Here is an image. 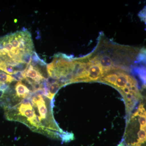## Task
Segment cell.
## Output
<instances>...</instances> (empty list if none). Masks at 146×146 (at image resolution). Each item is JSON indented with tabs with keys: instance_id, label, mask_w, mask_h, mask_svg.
<instances>
[{
	"instance_id": "ba28073f",
	"label": "cell",
	"mask_w": 146,
	"mask_h": 146,
	"mask_svg": "<svg viewBox=\"0 0 146 146\" xmlns=\"http://www.w3.org/2000/svg\"><path fill=\"white\" fill-rule=\"evenodd\" d=\"M28 64L24 63H18L14 67V70L15 71H20V72H25L27 71Z\"/></svg>"
},
{
	"instance_id": "8fae6325",
	"label": "cell",
	"mask_w": 146,
	"mask_h": 146,
	"mask_svg": "<svg viewBox=\"0 0 146 146\" xmlns=\"http://www.w3.org/2000/svg\"><path fill=\"white\" fill-rule=\"evenodd\" d=\"M4 91L0 90V98H3V96H4Z\"/></svg>"
},
{
	"instance_id": "7a4b0ae2",
	"label": "cell",
	"mask_w": 146,
	"mask_h": 146,
	"mask_svg": "<svg viewBox=\"0 0 146 146\" xmlns=\"http://www.w3.org/2000/svg\"><path fill=\"white\" fill-rule=\"evenodd\" d=\"M25 75L26 77L31 79L35 82L38 83H40L45 79L40 73L30 64L29 65L26 71Z\"/></svg>"
},
{
	"instance_id": "7c38bea8",
	"label": "cell",
	"mask_w": 146,
	"mask_h": 146,
	"mask_svg": "<svg viewBox=\"0 0 146 146\" xmlns=\"http://www.w3.org/2000/svg\"><path fill=\"white\" fill-rule=\"evenodd\" d=\"M117 146H126L125 144L123 142H121L120 143L119 145H118Z\"/></svg>"
},
{
	"instance_id": "6da1fadb",
	"label": "cell",
	"mask_w": 146,
	"mask_h": 146,
	"mask_svg": "<svg viewBox=\"0 0 146 146\" xmlns=\"http://www.w3.org/2000/svg\"><path fill=\"white\" fill-rule=\"evenodd\" d=\"M18 111L19 115L27 118L30 123L36 119V116L34 109L30 104H21L18 107Z\"/></svg>"
},
{
	"instance_id": "52a82bcc",
	"label": "cell",
	"mask_w": 146,
	"mask_h": 146,
	"mask_svg": "<svg viewBox=\"0 0 146 146\" xmlns=\"http://www.w3.org/2000/svg\"><path fill=\"white\" fill-rule=\"evenodd\" d=\"M11 76L5 73L0 72V84L3 83H11L14 81Z\"/></svg>"
},
{
	"instance_id": "5b68a950",
	"label": "cell",
	"mask_w": 146,
	"mask_h": 146,
	"mask_svg": "<svg viewBox=\"0 0 146 146\" xmlns=\"http://www.w3.org/2000/svg\"><path fill=\"white\" fill-rule=\"evenodd\" d=\"M44 63V61L40 58L37 54L33 51L31 53V60L30 65L33 68L36 67L37 65H41Z\"/></svg>"
},
{
	"instance_id": "9c48e42d",
	"label": "cell",
	"mask_w": 146,
	"mask_h": 146,
	"mask_svg": "<svg viewBox=\"0 0 146 146\" xmlns=\"http://www.w3.org/2000/svg\"><path fill=\"white\" fill-rule=\"evenodd\" d=\"M3 71L7 73V74L10 75L13 74L15 72L13 66L11 65H7H7L6 66Z\"/></svg>"
},
{
	"instance_id": "30bf717a",
	"label": "cell",
	"mask_w": 146,
	"mask_h": 146,
	"mask_svg": "<svg viewBox=\"0 0 146 146\" xmlns=\"http://www.w3.org/2000/svg\"><path fill=\"white\" fill-rule=\"evenodd\" d=\"M9 87V83H3L0 84V90L5 91Z\"/></svg>"
},
{
	"instance_id": "8992f818",
	"label": "cell",
	"mask_w": 146,
	"mask_h": 146,
	"mask_svg": "<svg viewBox=\"0 0 146 146\" xmlns=\"http://www.w3.org/2000/svg\"><path fill=\"white\" fill-rule=\"evenodd\" d=\"M31 52L26 51L21 54V62L30 65L31 62Z\"/></svg>"
},
{
	"instance_id": "277c9868",
	"label": "cell",
	"mask_w": 146,
	"mask_h": 146,
	"mask_svg": "<svg viewBox=\"0 0 146 146\" xmlns=\"http://www.w3.org/2000/svg\"><path fill=\"white\" fill-rule=\"evenodd\" d=\"M62 87L61 84L58 81L51 84L49 86L48 94L47 97L50 100H52L55 94L57 93L59 89Z\"/></svg>"
},
{
	"instance_id": "3957f363",
	"label": "cell",
	"mask_w": 146,
	"mask_h": 146,
	"mask_svg": "<svg viewBox=\"0 0 146 146\" xmlns=\"http://www.w3.org/2000/svg\"><path fill=\"white\" fill-rule=\"evenodd\" d=\"M16 96L20 98H25L30 94V91L21 82H18L15 85Z\"/></svg>"
}]
</instances>
